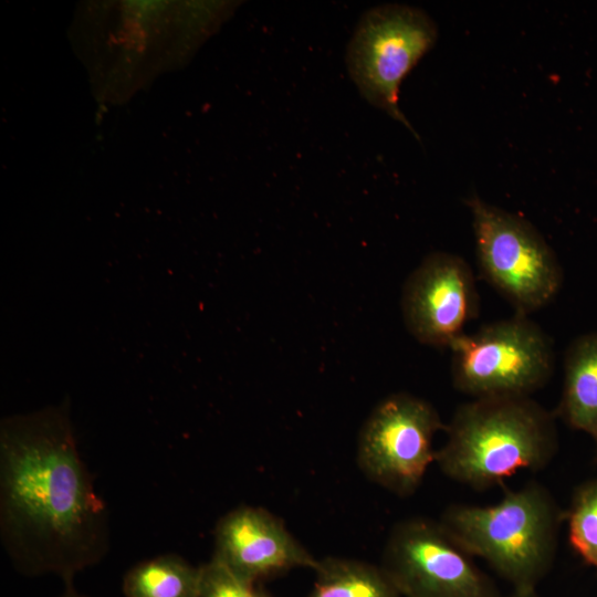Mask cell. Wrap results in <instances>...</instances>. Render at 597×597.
<instances>
[{
    "mask_svg": "<svg viewBox=\"0 0 597 597\" xmlns=\"http://www.w3.org/2000/svg\"><path fill=\"white\" fill-rule=\"evenodd\" d=\"M0 528L24 574L70 580L105 555L107 511L80 457L66 406L2 420Z\"/></svg>",
    "mask_w": 597,
    "mask_h": 597,
    "instance_id": "obj_1",
    "label": "cell"
},
{
    "mask_svg": "<svg viewBox=\"0 0 597 597\" xmlns=\"http://www.w3.org/2000/svg\"><path fill=\"white\" fill-rule=\"evenodd\" d=\"M449 348L453 386L472 399L531 397L554 369L551 339L525 315L464 333Z\"/></svg>",
    "mask_w": 597,
    "mask_h": 597,
    "instance_id": "obj_4",
    "label": "cell"
},
{
    "mask_svg": "<svg viewBox=\"0 0 597 597\" xmlns=\"http://www.w3.org/2000/svg\"><path fill=\"white\" fill-rule=\"evenodd\" d=\"M62 597H85V596L78 595L75 591L70 590L66 594H64Z\"/></svg>",
    "mask_w": 597,
    "mask_h": 597,
    "instance_id": "obj_17",
    "label": "cell"
},
{
    "mask_svg": "<svg viewBox=\"0 0 597 597\" xmlns=\"http://www.w3.org/2000/svg\"><path fill=\"white\" fill-rule=\"evenodd\" d=\"M307 597H402L381 566L342 558L318 559Z\"/></svg>",
    "mask_w": 597,
    "mask_h": 597,
    "instance_id": "obj_12",
    "label": "cell"
},
{
    "mask_svg": "<svg viewBox=\"0 0 597 597\" xmlns=\"http://www.w3.org/2000/svg\"><path fill=\"white\" fill-rule=\"evenodd\" d=\"M212 558L252 585L292 568L314 570L318 562L282 520L263 507L250 505L238 506L218 521Z\"/></svg>",
    "mask_w": 597,
    "mask_h": 597,
    "instance_id": "obj_10",
    "label": "cell"
},
{
    "mask_svg": "<svg viewBox=\"0 0 597 597\" xmlns=\"http://www.w3.org/2000/svg\"><path fill=\"white\" fill-rule=\"evenodd\" d=\"M437 36V25L425 11L383 4L362 15L346 52L347 70L360 95L400 122L417 139L418 134L399 108V87L432 49Z\"/></svg>",
    "mask_w": 597,
    "mask_h": 597,
    "instance_id": "obj_6",
    "label": "cell"
},
{
    "mask_svg": "<svg viewBox=\"0 0 597 597\" xmlns=\"http://www.w3.org/2000/svg\"><path fill=\"white\" fill-rule=\"evenodd\" d=\"M479 296L470 265L459 255H427L408 276L401 310L409 333L421 344L450 347L478 314Z\"/></svg>",
    "mask_w": 597,
    "mask_h": 597,
    "instance_id": "obj_9",
    "label": "cell"
},
{
    "mask_svg": "<svg viewBox=\"0 0 597 597\" xmlns=\"http://www.w3.org/2000/svg\"><path fill=\"white\" fill-rule=\"evenodd\" d=\"M476 258L481 273L516 310L548 304L563 283L561 264L541 233L524 218L471 196Z\"/></svg>",
    "mask_w": 597,
    "mask_h": 597,
    "instance_id": "obj_5",
    "label": "cell"
},
{
    "mask_svg": "<svg viewBox=\"0 0 597 597\" xmlns=\"http://www.w3.org/2000/svg\"><path fill=\"white\" fill-rule=\"evenodd\" d=\"M200 569L198 597H272L240 580L213 558Z\"/></svg>",
    "mask_w": 597,
    "mask_h": 597,
    "instance_id": "obj_15",
    "label": "cell"
},
{
    "mask_svg": "<svg viewBox=\"0 0 597 597\" xmlns=\"http://www.w3.org/2000/svg\"><path fill=\"white\" fill-rule=\"evenodd\" d=\"M201 569L166 554L142 562L124 577L126 597H198Z\"/></svg>",
    "mask_w": 597,
    "mask_h": 597,
    "instance_id": "obj_13",
    "label": "cell"
},
{
    "mask_svg": "<svg viewBox=\"0 0 597 597\" xmlns=\"http://www.w3.org/2000/svg\"><path fill=\"white\" fill-rule=\"evenodd\" d=\"M565 520L572 548L597 569V478L575 489Z\"/></svg>",
    "mask_w": 597,
    "mask_h": 597,
    "instance_id": "obj_14",
    "label": "cell"
},
{
    "mask_svg": "<svg viewBox=\"0 0 597 597\" xmlns=\"http://www.w3.org/2000/svg\"><path fill=\"white\" fill-rule=\"evenodd\" d=\"M505 597H538V595L536 593V588H526V589H513V591Z\"/></svg>",
    "mask_w": 597,
    "mask_h": 597,
    "instance_id": "obj_16",
    "label": "cell"
},
{
    "mask_svg": "<svg viewBox=\"0 0 597 597\" xmlns=\"http://www.w3.org/2000/svg\"><path fill=\"white\" fill-rule=\"evenodd\" d=\"M557 416L589 436L597 460V332L579 335L565 353Z\"/></svg>",
    "mask_w": 597,
    "mask_h": 597,
    "instance_id": "obj_11",
    "label": "cell"
},
{
    "mask_svg": "<svg viewBox=\"0 0 597 597\" xmlns=\"http://www.w3.org/2000/svg\"><path fill=\"white\" fill-rule=\"evenodd\" d=\"M444 428L430 402L407 392L392 394L373 409L360 429L358 467L396 495H411L436 461L433 440Z\"/></svg>",
    "mask_w": 597,
    "mask_h": 597,
    "instance_id": "obj_7",
    "label": "cell"
},
{
    "mask_svg": "<svg viewBox=\"0 0 597 597\" xmlns=\"http://www.w3.org/2000/svg\"><path fill=\"white\" fill-rule=\"evenodd\" d=\"M565 512L544 485L530 482L492 505L453 504L439 522L513 589L536 588L552 567Z\"/></svg>",
    "mask_w": 597,
    "mask_h": 597,
    "instance_id": "obj_3",
    "label": "cell"
},
{
    "mask_svg": "<svg viewBox=\"0 0 597 597\" xmlns=\"http://www.w3.org/2000/svg\"><path fill=\"white\" fill-rule=\"evenodd\" d=\"M444 431L434 463L475 490L523 470L538 471L558 450L554 415L531 397L471 399L457 408Z\"/></svg>",
    "mask_w": 597,
    "mask_h": 597,
    "instance_id": "obj_2",
    "label": "cell"
},
{
    "mask_svg": "<svg viewBox=\"0 0 597 597\" xmlns=\"http://www.w3.org/2000/svg\"><path fill=\"white\" fill-rule=\"evenodd\" d=\"M472 557L439 521L411 517L391 530L380 566L402 597H500Z\"/></svg>",
    "mask_w": 597,
    "mask_h": 597,
    "instance_id": "obj_8",
    "label": "cell"
}]
</instances>
